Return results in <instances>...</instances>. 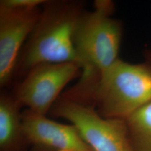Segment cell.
<instances>
[{"mask_svg": "<svg viewBox=\"0 0 151 151\" xmlns=\"http://www.w3.org/2000/svg\"><path fill=\"white\" fill-rule=\"evenodd\" d=\"M79 74L74 62L41 64L24 76L13 94L21 107L48 116L62 90Z\"/></svg>", "mask_w": 151, "mask_h": 151, "instance_id": "5b68a950", "label": "cell"}, {"mask_svg": "<svg viewBox=\"0 0 151 151\" xmlns=\"http://www.w3.org/2000/svg\"><path fill=\"white\" fill-rule=\"evenodd\" d=\"M22 113L24 134L31 146L60 151H94L73 124L54 121L28 109Z\"/></svg>", "mask_w": 151, "mask_h": 151, "instance_id": "52a82bcc", "label": "cell"}, {"mask_svg": "<svg viewBox=\"0 0 151 151\" xmlns=\"http://www.w3.org/2000/svg\"><path fill=\"white\" fill-rule=\"evenodd\" d=\"M136 151H151V101L124 120Z\"/></svg>", "mask_w": 151, "mask_h": 151, "instance_id": "9c48e42d", "label": "cell"}, {"mask_svg": "<svg viewBox=\"0 0 151 151\" xmlns=\"http://www.w3.org/2000/svg\"><path fill=\"white\" fill-rule=\"evenodd\" d=\"M48 114L76 126L94 151H136L124 120L103 118L92 106L60 97Z\"/></svg>", "mask_w": 151, "mask_h": 151, "instance_id": "277c9868", "label": "cell"}, {"mask_svg": "<svg viewBox=\"0 0 151 151\" xmlns=\"http://www.w3.org/2000/svg\"><path fill=\"white\" fill-rule=\"evenodd\" d=\"M151 101V65L118 59L103 73L89 105L105 118L125 120Z\"/></svg>", "mask_w": 151, "mask_h": 151, "instance_id": "3957f363", "label": "cell"}, {"mask_svg": "<svg viewBox=\"0 0 151 151\" xmlns=\"http://www.w3.org/2000/svg\"><path fill=\"white\" fill-rule=\"evenodd\" d=\"M46 0H1L0 5L6 7L20 9L40 8Z\"/></svg>", "mask_w": 151, "mask_h": 151, "instance_id": "30bf717a", "label": "cell"}, {"mask_svg": "<svg viewBox=\"0 0 151 151\" xmlns=\"http://www.w3.org/2000/svg\"><path fill=\"white\" fill-rule=\"evenodd\" d=\"M84 12L81 1L46 0L35 29L22 49L14 76L23 78L41 64L76 63L74 35Z\"/></svg>", "mask_w": 151, "mask_h": 151, "instance_id": "7a4b0ae2", "label": "cell"}, {"mask_svg": "<svg viewBox=\"0 0 151 151\" xmlns=\"http://www.w3.org/2000/svg\"><path fill=\"white\" fill-rule=\"evenodd\" d=\"M115 4L96 0L92 11H85L74 35L76 63L81 69L79 80L62 97L88 104L103 73L120 58L123 27L114 18Z\"/></svg>", "mask_w": 151, "mask_h": 151, "instance_id": "6da1fadb", "label": "cell"}, {"mask_svg": "<svg viewBox=\"0 0 151 151\" xmlns=\"http://www.w3.org/2000/svg\"><path fill=\"white\" fill-rule=\"evenodd\" d=\"M143 57L145 58V62L151 65V50L150 49H145L143 50Z\"/></svg>", "mask_w": 151, "mask_h": 151, "instance_id": "7c38bea8", "label": "cell"}, {"mask_svg": "<svg viewBox=\"0 0 151 151\" xmlns=\"http://www.w3.org/2000/svg\"><path fill=\"white\" fill-rule=\"evenodd\" d=\"M14 94L0 96V151H28L31 146L24 134L22 113Z\"/></svg>", "mask_w": 151, "mask_h": 151, "instance_id": "ba28073f", "label": "cell"}, {"mask_svg": "<svg viewBox=\"0 0 151 151\" xmlns=\"http://www.w3.org/2000/svg\"><path fill=\"white\" fill-rule=\"evenodd\" d=\"M28 151H60L55 149L48 148V147L39 146H32L29 149Z\"/></svg>", "mask_w": 151, "mask_h": 151, "instance_id": "8fae6325", "label": "cell"}, {"mask_svg": "<svg viewBox=\"0 0 151 151\" xmlns=\"http://www.w3.org/2000/svg\"><path fill=\"white\" fill-rule=\"evenodd\" d=\"M41 8L20 9L0 5V86L14 78L19 56L38 20Z\"/></svg>", "mask_w": 151, "mask_h": 151, "instance_id": "8992f818", "label": "cell"}]
</instances>
